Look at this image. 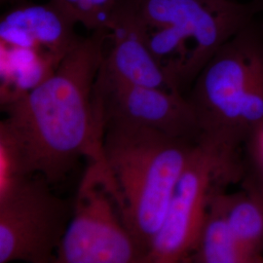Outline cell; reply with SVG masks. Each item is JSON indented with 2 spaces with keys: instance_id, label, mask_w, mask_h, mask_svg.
I'll use <instances>...</instances> for the list:
<instances>
[{
  "instance_id": "obj_1",
  "label": "cell",
  "mask_w": 263,
  "mask_h": 263,
  "mask_svg": "<svg viewBox=\"0 0 263 263\" xmlns=\"http://www.w3.org/2000/svg\"><path fill=\"white\" fill-rule=\"evenodd\" d=\"M108 40L107 28L91 31L52 73L2 102L0 179L37 175L54 184L80 158H104V115L95 83Z\"/></svg>"
},
{
  "instance_id": "obj_2",
  "label": "cell",
  "mask_w": 263,
  "mask_h": 263,
  "mask_svg": "<svg viewBox=\"0 0 263 263\" xmlns=\"http://www.w3.org/2000/svg\"><path fill=\"white\" fill-rule=\"evenodd\" d=\"M198 143L226 164L263 132V18L250 21L219 48L185 95Z\"/></svg>"
},
{
  "instance_id": "obj_3",
  "label": "cell",
  "mask_w": 263,
  "mask_h": 263,
  "mask_svg": "<svg viewBox=\"0 0 263 263\" xmlns=\"http://www.w3.org/2000/svg\"><path fill=\"white\" fill-rule=\"evenodd\" d=\"M262 14L263 0H115L105 26L136 28L174 87L186 95L216 51Z\"/></svg>"
},
{
  "instance_id": "obj_4",
  "label": "cell",
  "mask_w": 263,
  "mask_h": 263,
  "mask_svg": "<svg viewBox=\"0 0 263 263\" xmlns=\"http://www.w3.org/2000/svg\"><path fill=\"white\" fill-rule=\"evenodd\" d=\"M198 141L128 123L104 122L103 155L123 220L147 256Z\"/></svg>"
},
{
  "instance_id": "obj_5",
  "label": "cell",
  "mask_w": 263,
  "mask_h": 263,
  "mask_svg": "<svg viewBox=\"0 0 263 263\" xmlns=\"http://www.w3.org/2000/svg\"><path fill=\"white\" fill-rule=\"evenodd\" d=\"M55 263H146L125 226L104 158L90 161Z\"/></svg>"
},
{
  "instance_id": "obj_6",
  "label": "cell",
  "mask_w": 263,
  "mask_h": 263,
  "mask_svg": "<svg viewBox=\"0 0 263 263\" xmlns=\"http://www.w3.org/2000/svg\"><path fill=\"white\" fill-rule=\"evenodd\" d=\"M37 176L0 181V263H55L72 206Z\"/></svg>"
},
{
  "instance_id": "obj_7",
  "label": "cell",
  "mask_w": 263,
  "mask_h": 263,
  "mask_svg": "<svg viewBox=\"0 0 263 263\" xmlns=\"http://www.w3.org/2000/svg\"><path fill=\"white\" fill-rule=\"evenodd\" d=\"M232 173L214 151L198 143L154 237L147 263L187 261L197 246L214 189L234 182Z\"/></svg>"
},
{
  "instance_id": "obj_8",
  "label": "cell",
  "mask_w": 263,
  "mask_h": 263,
  "mask_svg": "<svg viewBox=\"0 0 263 263\" xmlns=\"http://www.w3.org/2000/svg\"><path fill=\"white\" fill-rule=\"evenodd\" d=\"M95 92L102 105L104 122L128 123L198 141L196 118L185 95L124 81L111 74L104 64L97 76Z\"/></svg>"
},
{
  "instance_id": "obj_9",
  "label": "cell",
  "mask_w": 263,
  "mask_h": 263,
  "mask_svg": "<svg viewBox=\"0 0 263 263\" xmlns=\"http://www.w3.org/2000/svg\"><path fill=\"white\" fill-rule=\"evenodd\" d=\"M79 21L53 0L44 4L25 2L11 6L0 21V42L28 49L46 58L54 66L80 42L76 31Z\"/></svg>"
},
{
  "instance_id": "obj_10",
  "label": "cell",
  "mask_w": 263,
  "mask_h": 263,
  "mask_svg": "<svg viewBox=\"0 0 263 263\" xmlns=\"http://www.w3.org/2000/svg\"><path fill=\"white\" fill-rule=\"evenodd\" d=\"M106 28L112 46L103 64L111 74L133 84L179 92L136 28L120 22H110Z\"/></svg>"
},
{
  "instance_id": "obj_11",
  "label": "cell",
  "mask_w": 263,
  "mask_h": 263,
  "mask_svg": "<svg viewBox=\"0 0 263 263\" xmlns=\"http://www.w3.org/2000/svg\"><path fill=\"white\" fill-rule=\"evenodd\" d=\"M224 184H217L212 194L207 216L194 252L186 262L258 263L239 242L229 226L217 191Z\"/></svg>"
},
{
  "instance_id": "obj_12",
  "label": "cell",
  "mask_w": 263,
  "mask_h": 263,
  "mask_svg": "<svg viewBox=\"0 0 263 263\" xmlns=\"http://www.w3.org/2000/svg\"><path fill=\"white\" fill-rule=\"evenodd\" d=\"M226 186L219 188L217 198L226 219L239 242L263 262V194L243 187L236 193H227Z\"/></svg>"
},
{
  "instance_id": "obj_13",
  "label": "cell",
  "mask_w": 263,
  "mask_h": 263,
  "mask_svg": "<svg viewBox=\"0 0 263 263\" xmlns=\"http://www.w3.org/2000/svg\"><path fill=\"white\" fill-rule=\"evenodd\" d=\"M114 3L115 0H87L81 25L90 31L105 28Z\"/></svg>"
},
{
  "instance_id": "obj_14",
  "label": "cell",
  "mask_w": 263,
  "mask_h": 263,
  "mask_svg": "<svg viewBox=\"0 0 263 263\" xmlns=\"http://www.w3.org/2000/svg\"><path fill=\"white\" fill-rule=\"evenodd\" d=\"M65 9L72 13L81 24L84 15L85 6L87 0H53Z\"/></svg>"
},
{
  "instance_id": "obj_15",
  "label": "cell",
  "mask_w": 263,
  "mask_h": 263,
  "mask_svg": "<svg viewBox=\"0 0 263 263\" xmlns=\"http://www.w3.org/2000/svg\"><path fill=\"white\" fill-rule=\"evenodd\" d=\"M27 1H28V0H0V3L2 5H9L11 7V6H15V5H19L22 3H25Z\"/></svg>"
}]
</instances>
